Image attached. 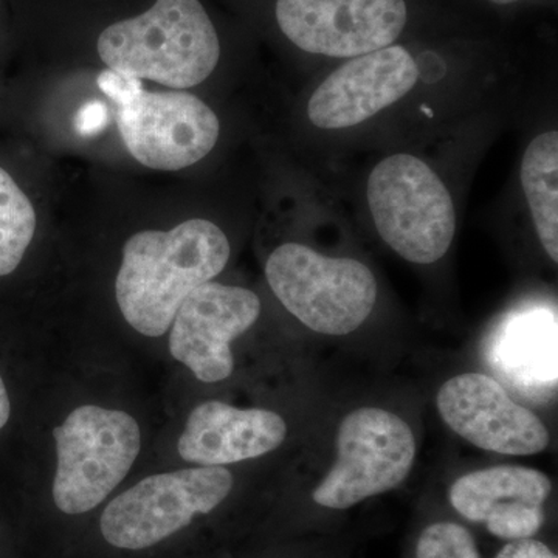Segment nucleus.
Masks as SVG:
<instances>
[{
  "instance_id": "423d86ee",
  "label": "nucleus",
  "mask_w": 558,
  "mask_h": 558,
  "mask_svg": "<svg viewBox=\"0 0 558 558\" xmlns=\"http://www.w3.org/2000/svg\"><path fill=\"white\" fill-rule=\"evenodd\" d=\"M366 199L377 233L400 258L433 264L449 252L457 231L453 197L424 160L395 154L379 161Z\"/></svg>"
},
{
  "instance_id": "7ed1b4c3",
  "label": "nucleus",
  "mask_w": 558,
  "mask_h": 558,
  "mask_svg": "<svg viewBox=\"0 0 558 558\" xmlns=\"http://www.w3.org/2000/svg\"><path fill=\"white\" fill-rule=\"evenodd\" d=\"M234 478L226 468L159 473L110 499L97 523L101 546L123 556L165 548L230 498Z\"/></svg>"
},
{
  "instance_id": "1a4fd4ad",
  "label": "nucleus",
  "mask_w": 558,
  "mask_h": 558,
  "mask_svg": "<svg viewBox=\"0 0 558 558\" xmlns=\"http://www.w3.org/2000/svg\"><path fill=\"white\" fill-rule=\"evenodd\" d=\"M418 0H275V24L290 46L311 57L351 60L400 43Z\"/></svg>"
},
{
  "instance_id": "9b49d317",
  "label": "nucleus",
  "mask_w": 558,
  "mask_h": 558,
  "mask_svg": "<svg viewBox=\"0 0 558 558\" xmlns=\"http://www.w3.org/2000/svg\"><path fill=\"white\" fill-rule=\"evenodd\" d=\"M418 80L416 54L392 44L344 60L312 94L307 117L319 130H348L402 100Z\"/></svg>"
},
{
  "instance_id": "2eb2a0df",
  "label": "nucleus",
  "mask_w": 558,
  "mask_h": 558,
  "mask_svg": "<svg viewBox=\"0 0 558 558\" xmlns=\"http://www.w3.org/2000/svg\"><path fill=\"white\" fill-rule=\"evenodd\" d=\"M521 186L543 248L558 260V134L537 135L521 160Z\"/></svg>"
},
{
  "instance_id": "f257e3e1",
  "label": "nucleus",
  "mask_w": 558,
  "mask_h": 558,
  "mask_svg": "<svg viewBox=\"0 0 558 558\" xmlns=\"http://www.w3.org/2000/svg\"><path fill=\"white\" fill-rule=\"evenodd\" d=\"M229 259L227 234L209 220H186L170 231H140L124 244L117 275L121 314L143 336H165L180 304L218 277Z\"/></svg>"
},
{
  "instance_id": "ddd939ff",
  "label": "nucleus",
  "mask_w": 558,
  "mask_h": 558,
  "mask_svg": "<svg viewBox=\"0 0 558 558\" xmlns=\"http://www.w3.org/2000/svg\"><path fill=\"white\" fill-rule=\"evenodd\" d=\"M550 494L553 483L539 470L497 465L454 481L449 502L462 520L481 524L492 537L515 542L542 534Z\"/></svg>"
},
{
  "instance_id": "6ab92c4d",
  "label": "nucleus",
  "mask_w": 558,
  "mask_h": 558,
  "mask_svg": "<svg viewBox=\"0 0 558 558\" xmlns=\"http://www.w3.org/2000/svg\"><path fill=\"white\" fill-rule=\"evenodd\" d=\"M109 124L108 106L100 100H92L81 106L75 117V130L81 137L100 135Z\"/></svg>"
},
{
  "instance_id": "9d476101",
  "label": "nucleus",
  "mask_w": 558,
  "mask_h": 558,
  "mask_svg": "<svg viewBox=\"0 0 558 558\" xmlns=\"http://www.w3.org/2000/svg\"><path fill=\"white\" fill-rule=\"evenodd\" d=\"M260 314L252 290L205 282L186 296L170 328V352L197 380L216 384L234 368L231 341L247 332Z\"/></svg>"
},
{
  "instance_id": "39448f33",
  "label": "nucleus",
  "mask_w": 558,
  "mask_h": 558,
  "mask_svg": "<svg viewBox=\"0 0 558 558\" xmlns=\"http://www.w3.org/2000/svg\"><path fill=\"white\" fill-rule=\"evenodd\" d=\"M51 502L65 519L89 515L126 478L142 449L137 421L121 410L83 405L53 429Z\"/></svg>"
},
{
  "instance_id": "a211bd4d",
  "label": "nucleus",
  "mask_w": 558,
  "mask_h": 558,
  "mask_svg": "<svg viewBox=\"0 0 558 558\" xmlns=\"http://www.w3.org/2000/svg\"><path fill=\"white\" fill-rule=\"evenodd\" d=\"M411 558H483L475 535L453 520L427 521L416 534Z\"/></svg>"
},
{
  "instance_id": "4468645a",
  "label": "nucleus",
  "mask_w": 558,
  "mask_h": 558,
  "mask_svg": "<svg viewBox=\"0 0 558 558\" xmlns=\"http://www.w3.org/2000/svg\"><path fill=\"white\" fill-rule=\"evenodd\" d=\"M288 436L284 418L270 410H242L208 400L191 411L180 436V457L202 468H223L277 450Z\"/></svg>"
},
{
  "instance_id": "0eeeda50",
  "label": "nucleus",
  "mask_w": 558,
  "mask_h": 558,
  "mask_svg": "<svg viewBox=\"0 0 558 558\" xmlns=\"http://www.w3.org/2000/svg\"><path fill=\"white\" fill-rule=\"evenodd\" d=\"M266 277L293 317L326 336L354 332L376 306V277L365 264L330 258L296 242L274 250Z\"/></svg>"
},
{
  "instance_id": "f8f14e48",
  "label": "nucleus",
  "mask_w": 558,
  "mask_h": 558,
  "mask_svg": "<svg viewBox=\"0 0 558 558\" xmlns=\"http://www.w3.org/2000/svg\"><path fill=\"white\" fill-rule=\"evenodd\" d=\"M438 410L457 435L478 449L529 457L549 446L542 418L486 374H459L447 380L438 392Z\"/></svg>"
},
{
  "instance_id": "4be33fe9",
  "label": "nucleus",
  "mask_w": 558,
  "mask_h": 558,
  "mask_svg": "<svg viewBox=\"0 0 558 558\" xmlns=\"http://www.w3.org/2000/svg\"><path fill=\"white\" fill-rule=\"evenodd\" d=\"M487 5L495 7V9L510 10L517 7L529 5V3L545 2V0H483Z\"/></svg>"
},
{
  "instance_id": "20e7f679",
  "label": "nucleus",
  "mask_w": 558,
  "mask_h": 558,
  "mask_svg": "<svg viewBox=\"0 0 558 558\" xmlns=\"http://www.w3.org/2000/svg\"><path fill=\"white\" fill-rule=\"evenodd\" d=\"M102 94L117 106L124 146L150 170L179 171L208 156L218 143L215 110L189 92H149L142 80L102 70Z\"/></svg>"
},
{
  "instance_id": "dca6fc26",
  "label": "nucleus",
  "mask_w": 558,
  "mask_h": 558,
  "mask_svg": "<svg viewBox=\"0 0 558 558\" xmlns=\"http://www.w3.org/2000/svg\"><path fill=\"white\" fill-rule=\"evenodd\" d=\"M36 211L13 178L0 168V277L13 274L31 247Z\"/></svg>"
},
{
  "instance_id": "6e6552de",
  "label": "nucleus",
  "mask_w": 558,
  "mask_h": 558,
  "mask_svg": "<svg viewBox=\"0 0 558 558\" xmlns=\"http://www.w3.org/2000/svg\"><path fill=\"white\" fill-rule=\"evenodd\" d=\"M416 459L410 425L391 411L360 409L341 421L337 461L312 492L319 509L344 512L395 490L409 478Z\"/></svg>"
},
{
  "instance_id": "412c9836",
  "label": "nucleus",
  "mask_w": 558,
  "mask_h": 558,
  "mask_svg": "<svg viewBox=\"0 0 558 558\" xmlns=\"http://www.w3.org/2000/svg\"><path fill=\"white\" fill-rule=\"evenodd\" d=\"M11 414V403L9 391H7L5 384L0 377V429L5 427Z\"/></svg>"
},
{
  "instance_id": "aec40b11",
  "label": "nucleus",
  "mask_w": 558,
  "mask_h": 558,
  "mask_svg": "<svg viewBox=\"0 0 558 558\" xmlns=\"http://www.w3.org/2000/svg\"><path fill=\"white\" fill-rule=\"evenodd\" d=\"M494 558H558L556 550L538 537L506 542Z\"/></svg>"
},
{
  "instance_id": "f3484780",
  "label": "nucleus",
  "mask_w": 558,
  "mask_h": 558,
  "mask_svg": "<svg viewBox=\"0 0 558 558\" xmlns=\"http://www.w3.org/2000/svg\"><path fill=\"white\" fill-rule=\"evenodd\" d=\"M556 330L548 336L515 337L506 341L499 351L501 368L513 380L523 384H546L556 388L557 347Z\"/></svg>"
},
{
  "instance_id": "f03ea898",
  "label": "nucleus",
  "mask_w": 558,
  "mask_h": 558,
  "mask_svg": "<svg viewBox=\"0 0 558 558\" xmlns=\"http://www.w3.org/2000/svg\"><path fill=\"white\" fill-rule=\"evenodd\" d=\"M97 49L113 72L172 89L204 83L222 53L215 22L201 0H157L146 13L106 28Z\"/></svg>"
}]
</instances>
